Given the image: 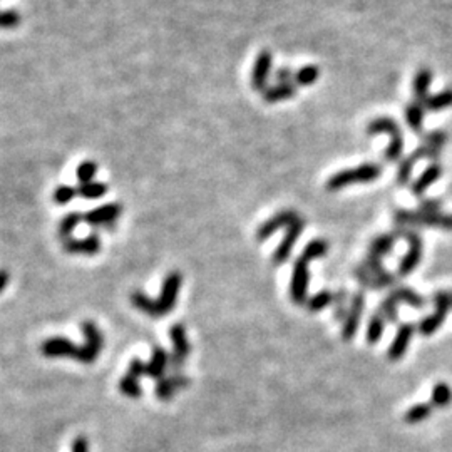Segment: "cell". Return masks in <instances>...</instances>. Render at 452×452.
Segmentation results:
<instances>
[{
    "mask_svg": "<svg viewBox=\"0 0 452 452\" xmlns=\"http://www.w3.org/2000/svg\"><path fill=\"white\" fill-rule=\"evenodd\" d=\"M382 174V166L377 163H366L357 168L342 169L339 173L332 174L326 181V189L329 191H339L345 186L357 185V183H372V181L379 180Z\"/></svg>",
    "mask_w": 452,
    "mask_h": 452,
    "instance_id": "6da1fadb",
    "label": "cell"
},
{
    "mask_svg": "<svg viewBox=\"0 0 452 452\" xmlns=\"http://www.w3.org/2000/svg\"><path fill=\"white\" fill-rule=\"evenodd\" d=\"M379 132L389 134L390 143L385 150V159L390 163H396L401 159L402 151H404V139H402V131L399 124L390 117H375L367 126V134L374 136Z\"/></svg>",
    "mask_w": 452,
    "mask_h": 452,
    "instance_id": "7a4b0ae2",
    "label": "cell"
},
{
    "mask_svg": "<svg viewBox=\"0 0 452 452\" xmlns=\"http://www.w3.org/2000/svg\"><path fill=\"white\" fill-rule=\"evenodd\" d=\"M394 235L397 238H404V240L409 241V252L404 254L397 270L399 276H407L420 263V258H423V238H420L419 231L407 226H399Z\"/></svg>",
    "mask_w": 452,
    "mask_h": 452,
    "instance_id": "3957f363",
    "label": "cell"
},
{
    "mask_svg": "<svg viewBox=\"0 0 452 452\" xmlns=\"http://www.w3.org/2000/svg\"><path fill=\"white\" fill-rule=\"evenodd\" d=\"M396 223L399 226H436L452 231V215H427L420 211H396Z\"/></svg>",
    "mask_w": 452,
    "mask_h": 452,
    "instance_id": "277c9868",
    "label": "cell"
},
{
    "mask_svg": "<svg viewBox=\"0 0 452 452\" xmlns=\"http://www.w3.org/2000/svg\"><path fill=\"white\" fill-rule=\"evenodd\" d=\"M81 329L86 337V344L82 345L81 350H79L78 360L82 364H93L94 360L99 357V353L102 350L104 337H102L101 330L97 329V325L94 324V322H82Z\"/></svg>",
    "mask_w": 452,
    "mask_h": 452,
    "instance_id": "5b68a950",
    "label": "cell"
},
{
    "mask_svg": "<svg viewBox=\"0 0 452 452\" xmlns=\"http://www.w3.org/2000/svg\"><path fill=\"white\" fill-rule=\"evenodd\" d=\"M181 283H183V275L180 272H171L168 276L163 282L161 295L156 300V305H158V317L163 315H168L171 310L174 309L178 300V294L181 290Z\"/></svg>",
    "mask_w": 452,
    "mask_h": 452,
    "instance_id": "8992f818",
    "label": "cell"
},
{
    "mask_svg": "<svg viewBox=\"0 0 452 452\" xmlns=\"http://www.w3.org/2000/svg\"><path fill=\"white\" fill-rule=\"evenodd\" d=\"M171 342H173V352L169 355V367L174 372H180L181 366L185 364V360L188 359L189 352H191V344L188 342L186 337V330L183 324H174L169 330Z\"/></svg>",
    "mask_w": 452,
    "mask_h": 452,
    "instance_id": "52a82bcc",
    "label": "cell"
},
{
    "mask_svg": "<svg viewBox=\"0 0 452 452\" xmlns=\"http://www.w3.org/2000/svg\"><path fill=\"white\" fill-rule=\"evenodd\" d=\"M121 213H123V206H121L119 203H108L104 204V206L94 208V210L87 211L84 215V222L94 228L112 230L117 218L121 216Z\"/></svg>",
    "mask_w": 452,
    "mask_h": 452,
    "instance_id": "ba28073f",
    "label": "cell"
},
{
    "mask_svg": "<svg viewBox=\"0 0 452 452\" xmlns=\"http://www.w3.org/2000/svg\"><path fill=\"white\" fill-rule=\"evenodd\" d=\"M303 228H305V219L303 218H298L297 222H294L290 226L287 228L282 243H280L278 248L275 250V253H273V257H272V261L275 267H278V265H282L288 260V257H290L295 243H297L298 238L302 237Z\"/></svg>",
    "mask_w": 452,
    "mask_h": 452,
    "instance_id": "9c48e42d",
    "label": "cell"
},
{
    "mask_svg": "<svg viewBox=\"0 0 452 452\" xmlns=\"http://www.w3.org/2000/svg\"><path fill=\"white\" fill-rule=\"evenodd\" d=\"M307 288H309V261L298 258L294 265V275H292L290 295L294 303L307 305Z\"/></svg>",
    "mask_w": 452,
    "mask_h": 452,
    "instance_id": "30bf717a",
    "label": "cell"
},
{
    "mask_svg": "<svg viewBox=\"0 0 452 452\" xmlns=\"http://www.w3.org/2000/svg\"><path fill=\"white\" fill-rule=\"evenodd\" d=\"M79 350H81V347L72 344L66 337H51V339H47L40 345V353H43L44 357H49V359H56V357H72V359L78 360Z\"/></svg>",
    "mask_w": 452,
    "mask_h": 452,
    "instance_id": "8fae6325",
    "label": "cell"
},
{
    "mask_svg": "<svg viewBox=\"0 0 452 452\" xmlns=\"http://www.w3.org/2000/svg\"><path fill=\"white\" fill-rule=\"evenodd\" d=\"M364 309H366V298H364V294H355L352 297L347 320L344 322V326H342V339L345 342H350L353 337H355L357 330H359L360 317H362Z\"/></svg>",
    "mask_w": 452,
    "mask_h": 452,
    "instance_id": "7c38bea8",
    "label": "cell"
},
{
    "mask_svg": "<svg viewBox=\"0 0 452 452\" xmlns=\"http://www.w3.org/2000/svg\"><path fill=\"white\" fill-rule=\"evenodd\" d=\"M273 66V56L270 51H261L257 56L252 71V87L254 91H265L268 87V78Z\"/></svg>",
    "mask_w": 452,
    "mask_h": 452,
    "instance_id": "4fadbf2b",
    "label": "cell"
},
{
    "mask_svg": "<svg viewBox=\"0 0 452 452\" xmlns=\"http://www.w3.org/2000/svg\"><path fill=\"white\" fill-rule=\"evenodd\" d=\"M300 216L295 213L294 210H285V211H280L276 213L275 216H272V218L268 219V222H265L263 225L258 228L257 231V240L258 241H265L267 238L272 237L275 231H278L280 228H285V226H290L292 223L297 222Z\"/></svg>",
    "mask_w": 452,
    "mask_h": 452,
    "instance_id": "5bb4252c",
    "label": "cell"
},
{
    "mask_svg": "<svg viewBox=\"0 0 452 452\" xmlns=\"http://www.w3.org/2000/svg\"><path fill=\"white\" fill-rule=\"evenodd\" d=\"M64 252L72 254H96L101 252V238L99 235H89V237L81 238V240L64 241Z\"/></svg>",
    "mask_w": 452,
    "mask_h": 452,
    "instance_id": "9a60e30c",
    "label": "cell"
},
{
    "mask_svg": "<svg viewBox=\"0 0 452 452\" xmlns=\"http://www.w3.org/2000/svg\"><path fill=\"white\" fill-rule=\"evenodd\" d=\"M414 330H416L414 324L399 325L396 339H394L392 344H390L389 353H387L390 360H399L404 357V353H405V350H407V347L410 344V339H412V335H414Z\"/></svg>",
    "mask_w": 452,
    "mask_h": 452,
    "instance_id": "2e32d148",
    "label": "cell"
},
{
    "mask_svg": "<svg viewBox=\"0 0 452 452\" xmlns=\"http://www.w3.org/2000/svg\"><path fill=\"white\" fill-rule=\"evenodd\" d=\"M189 383V379L183 374H174L173 377H163L156 383V396L161 401H169L174 392Z\"/></svg>",
    "mask_w": 452,
    "mask_h": 452,
    "instance_id": "e0dca14e",
    "label": "cell"
},
{
    "mask_svg": "<svg viewBox=\"0 0 452 452\" xmlns=\"http://www.w3.org/2000/svg\"><path fill=\"white\" fill-rule=\"evenodd\" d=\"M424 158H427V147L420 143V146H417L416 150H414V153L409 154L407 158H405L404 161L399 165V169H397V185L399 186H404L409 183L410 174H412V171H414V166H416L417 161H420V159H424Z\"/></svg>",
    "mask_w": 452,
    "mask_h": 452,
    "instance_id": "ac0fdd59",
    "label": "cell"
},
{
    "mask_svg": "<svg viewBox=\"0 0 452 452\" xmlns=\"http://www.w3.org/2000/svg\"><path fill=\"white\" fill-rule=\"evenodd\" d=\"M169 367V355L165 348L161 347H154L153 350V357H151L150 362L146 364V375L151 379H159L165 377L166 370Z\"/></svg>",
    "mask_w": 452,
    "mask_h": 452,
    "instance_id": "d6986e66",
    "label": "cell"
},
{
    "mask_svg": "<svg viewBox=\"0 0 452 452\" xmlns=\"http://www.w3.org/2000/svg\"><path fill=\"white\" fill-rule=\"evenodd\" d=\"M442 176V166L439 163H432L427 169L417 178L416 181L412 183V195L414 196H420L427 191L429 186H432L439 178Z\"/></svg>",
    "mask_w": 452,
    "mask_h": 452,
    "instance_id": "ffe728a7",
    "label": "cell"
},
{
    "mask_svg": "<svg viewBox=\"0 0 452 452\" xmlns=\"http://www.w3.org/2000/svg\"><path fill=\"white\" fill-rule=\"evenodd\" d=\"M297 89L298 86L295 82H278V84L270 86L263 91V99L265 102H272V104L292 99L297 94Z\"/></svg>",
    "mask_w": 452,
    "mask_h": 452,
    "instance_id": "44dd1931",
    "label": "cell"
},
{
    "mask_svg": "<svg viewBox=\"0 0 452 452\" xmlns=\"http://www.w3.org/2000/svg\"><path fill=\"white\" fill-rule=\"evenodd\" d=\"M432 79H434V74H432V71L429 69V67H420V69L416 72L412 91L417 102H424L429 97V87L432 84Z\"/></svg>",
    "mask_w": 452,
    "mask_h": 452,
    "instance_id": "7402d4cb",
    "label": "cell"
},
{
    "mask_svg": "<svg viewBox=\"0 0 452 452\" xmlns=\"http://www.w3.org/2000/svg\"><path fill=\"white\" fill-rule=\"evenodd\" d=\"M446 143L447 134L444 131H432L427 132V134H423V144L427 147V159H431L432 163H438Z\"/></svg>",
    "mask_w": 452,
    "mask_h": 452,
    "instance_id": "603a6c76",
    "label": "cell"
},
{
    "mask_svg": "<svg viewBox=\"0 0 452 452\" xmlns=\"http://www.w3.org/2000/svg\"><path fill=\"white\" fill-rule=\"evenodd\" d=\"M447 313H449V310L447 309H436V313L429 315V317H425L424 320H420V324L417 325V330H419L423 335H432V333L438 332L440 325L444 324Z\"/></svg>",
    "mask_w": 452,
    "mask_h": 452,
    "instance_id": "cb8c5ba5",
    "label": "cell"
},
{
    "mask_svg": "<svg viewBox=\"0 0 452 452\" xmlns=\"http://www.w3.org/2000/svg\"><path fill=\"white\" fill-rule=\"evenodd\" d=\"M424 112L425 108L423 102H410L405 108V121H407L409 128L412 129L414 132L420 134L423 132V124H424Z\"/></svg>",
    "mask_w": 452,
    "mask_h": 452,
    "instance_id": "d4e9b609",
    "label": "cell"
},
{
    "mask_svg": "<svg viewBox=\"0 0 452 452\" xmlns=\"http://www.w3.org/2000/svg\"><path fill=\"white\" fill-rule=\"evenodd\" d=\"M423 104H424L425 111H431V112H438V111H442V109H446V108H451L452 106V87L440 91V93L434 94V96H429L427 99L423 102Z\"/></svg>",
    "mask_w": 452,
    "mask_h": 452,
    "instance_id": "484cf974",
    "label": "cell"
},
{
    "mask_svg": "<svg viewBox=\"0 0 452 452\" xmlns=\"http://www.w3.org/2000/svg\"><path fill=\"white\" fill-rule=\"evenodd\" d=\"M397 237L392 233H385V235H381V237L375 238L374 241L370 243V248H368V254H372V257H377L381 258L385 257L387 253L392 252L394 248V243H396Z\"/></svg>",
    "mask_w": 452,
    "mask_h": 452,
    "instance_id": "4316f807",
    "label": "cell"
},
{
    "mask_svg": "<svg viewBox=\"0 0 452 452\" xmlns=\"http://www.w3.org/2000/svg\"><path fill=\"white\" fill-rule=\"evenodd\" d=\"M81 222H84V215H81V213L74 211V213H69V215L64 216L62 219H60L59 223V237L62 241H67L72 238V231L78 228V225Z\"/></svg>",
    "mask_w": 452,
    "mask_h": 452,
    "instance_id": "83f0119b",
    "label": "cell"
},
{
    "mask_svg": "<svg viewBox=\"0 0 452 452\" xmlns=\"http://www.w3.org/2000/svg\"><path fill=\"white\" fill-rule=\"evenodd\" d=\"M390 297L396 298L399 303H401V302L409 303L410 307H416V309H423V307L425 305V300L420 297V295H417L414 290H410V288H407V287L394 288V290L390 292Z\"/></svg>",
    "mask_w": 452,
    "mask_h": 452,
    "instance_id": "f1b7e54d",
    "label": "cell"
},
{
    "mask_svg": "<svg viewBox=\"0 0 452 452\" xmlns=\"http://www.w3.org/2000/svg\"><path fill=\"white\" fill-rule=\"evenodd\" d=\"M131 303L143 311V313L150 315V317H158V305H156V300H151L147 295H144L143 292H134L131 295Z\"/></svg>",
    "mask_w": 452,
    "mask_h": 452,
    "instance_id": "f546056e",
    "label": "cell"
},
{
    "mask_svg": "<svg viewBox=\"0 0 452 452\" xmlns=\"http://www.w3.org/2000/svg\"><path fill=\"white\" fill-rule=\"evenodd\" d=\"M432 412H434V405L432 404L412 405V407L405 412L404 420L407 424H419V423H423V420L427 419Z\"/></svg>",
    "mask_w": 452,
    "mask_h": 452,
    "instance_id": "4dcf8cb0",
    "label": "cell"
},
{
    "mask_svg": "<svg viewBox=\"0 0 452 452\" xmlns=\"http://www.w3.org/2000/svg\"><path fill=\"white\" fill-rule=\"evenodd\" d=\"M432 402L431 404L434 405V407H439V409H444L447 407V405L451 404L452 401V390L451 387L447 385V383L440 382L438 385L432 389Z\"/></svg>",
    "mask_w": 452,
    "mask_h": 452,
    "instance_id": "1f68e13d",
    "label": "cell"
},
{
    "mask_svg": "<svg viewBox=\"0 0 452 452\" xmlns=\"http://www.w3.org/2000/svg\"><path fill=\"white\" fill-rule=\"evenodd\" d=\"M333 300H335V295H333L332 292L324 290V292H320V294L313 295V297L307 300V309H309L310 313H317V311L324 310L325 307L332 305Z\"/></svg>",
    "mask_w": 452,
    "mask_h": 452,
    "instance_id": "d6a6232c",
    "label": "cell"
},
{
    "mask_svg": "<svg viewBox=\"0 0 452 452\" xmlns=\"http://www.w3.org/2000/svg\"><path fill=\"white\" fill-rule=\"evenodd\" d=\"M320 78V69L317 66H303L302 69L295 72L294 82L297 86H311Z\"/></svg>",
    "mask_w": 452,
    "mask_h": 452,
    "instance_id": "836d02e7",
    "label": "cell"
},
{
    "mask_svg": "<svg viewBox=\"0 0 452 452\" xmlns=\"http://www.w3.org/2000/svg\"><path fill=\"white\" fill-rule=\"evenodd\" d=\"M78 193H79V196H82V198L97 200V198H101V196H104L106 193H108V186H106L104 183H99V181H97V183L91 181V183L79 185Z\"/></svg>",
    "mask_w": 452,
    "mask_h": 452,
    "instance_id": "e575fe53",
    "label": "cell"
},
{
    "mask_svg": "<svg viewBox=\"0 0 452 452\" xmlns=\"http://www.w3.org/2000/svg\"><path fill=\"white\" fill-rule=\"evenodd\" d=\"M383 329H385V320H383L381 315L375 313L374 317L370 318V322H368V326H367V342H368V344H370V345L377 344V342L381 340Z\"/></svg>",
    "mask_w": 452,
    "mask_h": 452,
    "instance_id": "d590c367",
    "label": "cell"
},
{
    "mask_svg": "<svg viewBox=\"0 0 452 452\" xmlns=\"http://www.w3.org/2000/svg\"><path fill=\"white\" fill-rule=\"evenodd\" d=\"M326 253H329V243L325 240H313L305 246V250H303L302 257L300 258H303L305 261H311L315 260V258L324 257Z\"/></svg>",
    "mask_w": 452,
    "mask_h": 452,
    "instance_id": "8d00e7d4",
    "label": "cell"
},
{
    "mask_svg": "<svg viewBox=\"0 0 452 452\" xmlns=\"http://www.w3.org/2000/svg\"><path fill=\"white\" fill-rule=\"evenodd\" d=\"M97 169H99L97 163L91 161V159H87V161H82L81 165L78 166V171H75V176H78L79 185L91 183V181H93V178L96 176Z\"/></svg>",
    "mask_w": 452,
    "mask_h": 452,
    "instance_id": "74e56055",
    "label": "cell"
},
{
    "mask_svg": "<svg viewBox=\"0 0 452 452\" xmlns=\"http://www.w3.org/2000/svg\"><path fill=\"white\" fill-rule=\"evenodd\" d=\"M119 390L124 394V396H128V397H131V399L141 397V394H143L141 383H139L138 379L131 377V375H128V374L124 375L123 379H121Z\"/></svg>",
    "mask_w": 452,
    "mask_h": 452,
    "instance_id": "f35d334b",
    "label": "cell"
},
{
    "mask_svg": "<svg viewBox=\"0 0 452 452\" xmlns=\"http://www.w3.org/2000/svg\"><path fill=\"white\" fill-rule=\"evenodd\" d=\"M397 305H399L397 300H396V298H392V297H390V295H389V297H387V298L383 300V302L381 303V307H379L377 313L381 315V317H382L385 322H397V318H399Z\"/></svg>",
    "mask_w": 452,
    "mask_h": 452,
    "instance_id": "ab89813d",
    "label": "cell"
},
{
    "mask_svg": "<svg viewBox=\"0 0 452 452\" xmlns=\"http://www.w3.org/2000/svg\"><path fill=\"white\" fill-rule=\"evenodd\" d=\"M78 195H79L78 188H72V186H67V185H60L54 189L52 200H54L57 204H60V206H64V204L71 203V201L74 200Z\"/></svg>",
    "mask_w": 452,
    "mask_h": 452,
    "instance_id": "60d3db41",
    "label": "cell"
},
{
    "mask_svg": "<svg viewBox=\"0 0 452 452\" xmlns=\"http://www.w3.org/2000/svg\"><path fill=\"white\" fill-rule=\"evenodd\" d=\"M21 24V14L15 10H3L0 12V29H14Z\"/></svg>",
    "mask_w": 452,
    "mask_h": 452,
    "instance_id": "b9f144b4",
    "label": "cell"
},
{
    "mask_svg": "<svg viewBox=\"0 0 452 452\" xmlns=\"http://www.w3.org/2000/svg\"><path fill=\"white\" fill-rule=\"evenodd\" d=\"M345 300H347V294H345L344 290H340L339 294L335 295V300H333V303H335V318H337V320H344V322L347 320L348 311L344 307Z\"/></svg>",
    "mask_w": 452,
    "mask_h": 452,
    "instance_id": "7bdbcfd3",
    "label": "cell"
},
{
    "mask_svg": "<svg viewBox=\"0 0 452 452\" xmlns=\"http://www.w3.org/2000/svg\"><path fill=\"white\" fill-rule=\"evenodd\" d=\"M436 309H447L449 310L452 307V294L449 292H438V294L432 297Z\"/></svg>",
    "mask_w": 452,
    "mask_h": 452,
    "instance_id": "ee69618b",
    "label": "cell"
},
{
    "mask_svg": "<svg viewBox=\"0 0 452 452\" xmlns=\"http://www.w3.org/2000/svg\"><path fill=\"white\" fill-rule=\"evenodd\" d=\"M128 375H131V377L138 379L139 381L143 375H146V364L141 362L139 359L131 360V364H129V367H128Z\"/></svg>",
    "mask_w": 452,
    "mask_h": 452,
    "instance_id": "f6af8a7d",
    "label": "cell"
},
{
    "mask_svg": "<svg viewBox=\"0 0 452 452\" xmlns=\"http://www.w3.org/2000/svg\"><path fill=\"white\" fill-rule=\"evenodd\" d=\"M440 208H442V204H440L439 200H424L423 203H420L419 211L427 213V215H439Z\"/></svg>",
    "mask_w": 452,
    "mask_h": 452,
    "instance_id": "bcb514c9",
    "label": "cell"
},
{
    "mask_svg": "<svg viewBox=\"0 0 452 452\" xmlns=\"http://www.w3.org/2000/svg\"><path fill=\"white\" fill-rule=\"evenodd\" d=\"M294 78L295 74L290 67H280V69L275 72V79L278 82H294Z\"/></svg>",
    "mask_w": 452,
    "mask_h": 452,
    "instance_id": "7dc6e473",
    "label": "cell"
},
{
    "mask_svg": "<svg viewBox=\"0 0 452 452\" xmlns=\"http://www.w3.org/2000/svg\"><path fill=\"white\" fill-rule=\"evenodd\" d=\"M72 452H89V442L86 438H75L72 442Z\"/></svg>",
    "mask_w": 452,
    "mask_h": 452,
    "instance_id": "c3c4849f",
    "label": "cell"
},
{
    "mask_svg": "<svg viewBox=\"0 0 452 452\" xmlns=\"http://www.w3.org/2000/svg\"><path fill=\"white\" fill-rule=\"evenodd\" d=\"M9 280H10L9 272H7V270H0V294L5 290V287L9 285Z\"/></svg>",
    "mask_w": 452,
    "mask_h": 452,
    "instance_id": "681fc988",
    "label": "cell"
}]
</instances>
